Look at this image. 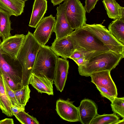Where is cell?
Instances as JSON below:
<instances>
[{
    "label": "cell",
    "instance_id": "obj_1",
    "mask_svg": "<svg viewBox=\"0 0 124 124\" xmlns=\"http://www.w3.org/2000/svg\"><path fill=\"white\" fill-rule=\"evenodd\" d=\"M75 51L82 53L86 60L110 50L99 39L83 27L77 29L69 35Z\"/></svg>",
    "mask_w": 124,
    "mask_h": 124
},
{
    "label": "cell",
    "instance_id": "obj_2",
    "mask_svg": "<svg viewBox=\"0 0 124 124\" xmlns=\"http://www.w3.org/2000/svg\"><path fill=\"white\" fill-rule=\"evenodd\" d=\"M41 46V45L35 39L33 34L29 31L25 35L17 58L23 68L22 84L23 86L29 84L37 55Z\"/></svg>",
    "mask_w": 124,
    "mask_h": 124
},
{
    "label": "cell",
    "instance_id": "obj_3",
    "mask_svg": "<svg viewBox=\"0 0 124 124\" xmlns=\"http://www.w3.org/2000/svg\"><path fill=\"white\" fill-rule=\"evenodd\" d=\"M124 55L110 50L102 53L87 60L84 65L78 66L79 74L88 77L92 73L105 70L111 71L118 65Z\"/></svg>",
    "mask_w": 124,
    "mask_h": 124
},
{
    "label": "cell",
    "instance_id": "obj_4",
    "mask_svg": "<svg viewBox=\"0 0 124 124\" xmlns=\"http://www.w3.org/2000/svg\"><path fill=\"white\" fill-rule=\"evenodd\" d=\"M58 57L48 46L41 45L36 59L32 73L53 80Z\"/></svg>",
    "mask_w": 124,
    "mask_h": 124
},
{
    "label": "cell",
    "instance_id": "obj_5",
    "mask_svg": "<svg viewBox=\"0 0 124 124\" xmlns=\"http://www.w3.org/2000/svg\"><path fill=\"white\" fill-rule=\"evenodd\" d=\"M83 27L100 40L109 49L124 55V45L118 41L101 24H86Z\"/></svg>",
    "mask_w": 124,
    "mask_h": 124
},
{
    "label": "cell",
    "instance_id": "obj_6",
    "mask_svg": "<svg viewBox=\"0 0 124 124\" xmlns=\"http://www.w3.org/2000/svg\"><path fill=\"white\" fill-rule=\"evenodd\" d=\"M65 13L71 27L74 30L85 24L86 11L79 0H64Z\"/></svg>",
    "mask_w": 124,
    "mask_h": 124
},
{
    "label": "cell",
    "instance_id": "obj_7",
    "mask_svg": "<svg viewBox=\"0 0 124 124\" xmlns=\"http://www.w3.org/2000/svg\"><path fill=\"white\" fill-rule=\"evenodd\" d=\"M0 36V44L2 42ZM0 69L6 73L19 88L22 84L23 68L19 62L11 59L0 48Z\"/></svg>",
    "mask_w": 124,
    "mask_h": 124
},
{
    "label": "cell",
    "instance_id": "obj_8",
    "mask_svg": "<svg viewBox=\"0 0 124 124\" xmlns=\"http://www.w3.org/2000/svg\"><path fill=\"white\" fill-rule=\"evenodd\" d=\"M55 17L52 14L43 17L39 23L33 34L41 45H45L54 32Z\"/></svg>",
    "mask_w": 124,
    "mask_h": 124
},
{
    "label": "cell",
    "instance_id": "obj_9",
    "mask_svg": "<svg viewBox=\"0 0 124 124\" xmlns=\"http://www.w3.org/2000/svg\"><path fill=\"white\" fill-rule=\"evenodd\" d=\"M56 110L62 119L68 122H80V118L78 107L69 100L61 99L56 102Z\"/></svg>",
    "mask_w": 124,
    "mask_h": 124
},
{
    "label": "cell",
    "instance_id": "obj_10",
    "mask_svg": "<svg viewBox=\"0 0 124 124\" xmlns=\"http://www.w3.org/2000/svg\"><path fill=\"white\" fill-rule=\"evenodd\" d=\"M25 35L23 34L11 36L0 44L1 49L11 59L17 60L18 53L23 45Z\"/></svg>",
    "mask_w": 124,
    "mask_h": 124
},
{
    "label": "cell",
    "instance_id": "obj_11",
    "mask_svg": "<svg viewBox=\"0 0 124 124\" xmlns=\"http://www.w3.org/2000/svg\"><path fill=\"white\" fill-rule=\"evenodd\" d=\"M56 9V19L54 32L56 35L55 39H57L69 35L74 30L71 27L66 18L64 3L60 4Z\"/></svg>",
    "mask_w": 124,
    "mask_h": 124
},
{
    "label": "cell",
    "instance_id": "obj_12",
    "mask_svg": "<svg viewBox=\"0 0 124 124\" xmlns=\"http://www.w3.org/2000/svg\"><path fill=\"white\" fill-rule=\"evenodd\" d=\"M110 71H103L95 72L90 76L91 82L96 86L103 87L108 90L114 96L117 95V89L110 74Z\"/></svg>",
    "mask_w": 124,
    "mask_h": 124
},
{
    "label": "cell",
    "instance_id": "obj_13",
    "mask_svg": "<svg viewBox=\"0 0 124 124\" xmlns=\"http://www.w3.org/2000/svg\"><path fill=\"white\" fill-rule=\"evenodd\" d=\"M50 47L58 57L61 56L65 59L69 58L75 51L73 43L68 35L55 39Z\"/></svg>",
    "mask_w": 124,
    "mask_h": 124
},
{
    "label": "cell",
    "instance_id": "obj_14",
    "mask_svg": "<svg viewBox=\"0 0 124 124\" xmlns=\"http://www.w3.org/2000/svg\"><path fill=\"white\" fill-rule=\"evenodd\" d=\"M78 108L80 122L82 124H90L92 120L98 114L96 105L90 99H85L82 100Z\"/></svg>",
    "mask_w": 124,
    "mask_h": 124
},
{
    "label": "cell",
    "instance_id": "obj_15",
    "mask_svg": "<svg viewBox=\"0 0 124 124\" xmlns=\"http://www.w3.org/2000/svg\"><path fill=\"white\" fill-rule=\"evenodd\" d=\"M69 68V62L67 59L58 57L53 80L57 89L61 92L65 86Z\"/></svg>",
    "mask_w": 124,
    "mask_h": 124
},
{
    "label": "cell",
    "instance_id": "obj_16",
    "mask_svg": "<svg viewBox=\"0 0 124 124\" xmlns=\"http://www.w3.org/2000/svg\"><path fill=\"white\" fill-rule=\"evenodd\" d=\"M46 0H35L29 26L36 28L47 10Z\"/></svg>",
    "mask_w": 124,
    "mask_h": 124
},
{
    "label": "cell",
    "instance_id": "obj_17",
    "mask_svg": "<svg viewBox=\"0 0 124 124\" xmlns=\"http://www.w3.org/2000/svg\"><path fill=\"white\" fill-rule=\"evenodd\" d=\"M25 3L21 0H0V8L11 16H17L23 12Z\"/></svg>",
    "mask_w": 124,
    "mask_h": 124
},
{
    "label": "cell",
    "instance_id": "obj_18",
    "mask_svg": "<svg viewBox=\"0 0 124 124\" xmlns=\"http://www.w3.org/2000/svg\"><path fill=\"white\" fill-rule=\"evenodd\" d=\"M102 2L108 17L114 20L124 17V8L115 0H103Z\"/></svg>",
    "mask_w": 124,
    "mask_h": 124
},
{
    "label": "cell",
    "instance_id": "obj_19",
    "mask_svg": "<svg viewBox=\"0 0 124 124\" xmlns=\"http://www.w3.org/2000/svg\"><path fill=\"white\" fill-rule=\"evenodd\" d=\"M12 106L11 102L5 90L2 73L0 69V108L3 113L11 117L13 116L10 108Z\"/></svg>",
    "mask_w": 124,
    "mask_h": 124
},
{
    "label": "cell",
    "instance_id": "obj_20",
    "mask_svg": "<svg viewBox=\"0 0 124 124\" xmlns=\"http://www.w3.org/2000/svg\"><path fill=\"white\" fill-rule=\"evenodd\" d=\"M108 29L113 37L124 45V17L114 20L109 25Z\"/></svg>",
    "mask_w": 124,
    "mask_h": 124
},
{
    "label": "cell",
    "instance_id": "obj_21",
    "mask_svg": "<svg viewBox=\"0 0 124 124\" xmlns=\"http://www.w3.org/2000/svg\"><path fill=\"white\" fill-rule=\"evenodd\" d=\"M10 15L0 8V36L2 40L11 36Z\"/></svg>",
    "mask_w": 124,
    "mask_h": 124
},
{
    "label": "cell",
    "instance_id": "obj_22",
    "mask_svg": "<svg viewBox=\"0 0 124 124\" xmlns=\"http://www.w3.org/2000/svg\"><path fill=\"white\" fill-rule=\"evenodd\" d=\"M119 120L116 114H98L92 120L90 124H115Z\"/></svg>",
    "mask_w": 124,
    "mask_h": 124
},
{
    "label": "cell",
    "instance_id": "obj_23",
    "mask_svg": "<svg viewBox=\"0 0 124 124\" xmlns=\"http://www.w3.org/2000/svg\"><path fill=\"white\" fill-rule=\"evenodd\" d=\"M14 91L18 102L25 107L30 98L31 90L28 85Z\"/></svg>",
    "mask_w": 124,
    "mask_h": 124
},
{
    "label": "cell",
    "instance_id": "obj_24",
    "mask_svg": "<svg viewBox=\"0 0 124 124\" xmlns=\"http://www.w3.org/2000/svg\"><path fill=\"white\" fill-rule=\"evenodd\" d=\"M32 74L40 86L46 91V93L49 95H53V80L45 76H38Z\"/></svg>",
    "mask_w": 124,
    "mask_h": 124
},
{
    "label": "cell",
    "instance_id": "obj_25",
    "mask_svg": "<svg viewBox=\"0 0 124 124\" xmlns=\"http://www.w3.org/2000/svg\"><path fill=\"white\" fill-rule=\"evenodd\" d=\"M124 97L114 98L111 104L112 111L114 113L117 114L122 117H124Z\"/></svg>",
    "mask_w": 124,
    "mask_h": 124
},
{
    "label": "cell",
    "instance_id": "obj_26",
    "mask_svg": "<svg viewBox=\"0 0 124 124\" xmlns=\"http://www.w3.org/2000/svg\"><path fill=\"white\" fill-rule=\"evenodd\" d=\"M16 118L23 124H39L36 118L29 115L24 111L20 112L14 116Z\"/></svg>",
    "mask_w": 124,
    "mask_h": 124
},
{
    "label": "cell",
    "instance_id": "obj_27",
    "mask_svg": "<svg viewBox=\"0 0 124 124\" xmlns=\"http://www.w3.org/2000/svg\"><path fill=\"white\" fill-rule=\"evenodd\" d=\"M2 78L5 91L10 100L12 106L25 110V107L23 106L18 102L14 91L12 90L8 85L3 74Z\"/></svg>",
    "mask_w": 124,
    "mask_h": 124
},
{
    "label": "cell",
    "instance_id": "obj_28",
    "mask_svg": "<svg viewBox=\"0 0 124 124\" xmlns=\"http://www.w3.org/2000/svg\"><path fill=\"white\" fill-rule=\"evenodd\" d=\"M96 86L102 96L108 99L111 102H112L115 97L106 89L98 86Z\"/></svg>",
    "mask_w": 124,
    "mask_h": 124
},
{
    "label": "cell",
    "instance_id": "obj_29",
    "mask_svg": "<svg viewBox=\"0 0 124 124\" xmlns=\"http://www.w3.org/2000/svg\"><path fill=\"white\" fill-rule=\"evenodd\" d=\"M29 83L35 88L38 92L41 93H46V91L40 86L32 73L30 78Z\"/></svg>",
    "mask_w": 124,
    "mask_h": 124
},
{
    "label": "cell",
    "instance_id": "obj_30",
    "mask_svg": "<svg viewBox=\"0 0 124 124\" xmlns=\"http://www.w3.org/2000/svg\"><path fill=\"white\" fill-rule=\"evenodd\" d=\"M2 72L7 83L12 90L14 91L20 89L18 87L6 73L3 72Z\"/></svg>",
    "mask_w": 124,
    "mask_h": 124
},
{
    "label": "cell",
    "instance_id": "obj_31",
    "mask_svg": "<svg viewBox=\"0 0 124 124\" xmlns=\"http://www.w3.org/2000/svg\"><path fill=\"white\" fill-rule=\"evenodd\" d=\"M99 0H85V5L84 7L86 12L89 13L95 7Z\"/></svg>",
    "mask_w": 124,
    "mask_h": 124
},
{
    "label": "cell",
    "instance_id": "obj_32",
    "mask_svg": "<svg viewBox=\"0 0 124 124\" xmlns=\"http://www.w3.org/2000/svg\"><path fill=\"white\" fill-rule=\"evenodd\" d=\"M78 65V66L85 65L87 62L84 58L80 57L72 59Z\"/></svg>",
    "mask_w": 124,
    "mask_h": 124
},
{
    "label": "cell",
    "instance_id": "obj_33",
    "mask_svg": "<svg viewBox=\"0 0 124 124\" xmlns=\"http://www.w3.org/2000/svg\"><path fill=\"white\" fill-rule=\"evenodd\" d=\"M80 57L85 58L84 55L78 51H75L69 58L72 59L77 58Z\"/></svg>",
    "mask_w": 124,
    "mask_h": 124
},
{
    "label": "cell",
    "instance_id": "obj_34",
    "mask_svg": "<svg viewBox=\"0 0 124 124\" xmlns=\"http://www.w3.org/2000/svg\"><path fill=\"white\" fill-rule=\"evenodd\" d=\"M13 119L10 118H6L0 120V124H14Z\"/></svg>",
    "mask_w": 124,
    "mask_h": 124
},
{
    "label": "cell",
    "instance_id": "obj_35",
    "mask_svg": "<svg viewBox=\"0 0 124 124\" xmlns=\"http://www.w3.org/2000/svg\"><path fill=\"white\" fill-rule=\"evenodd\" d=\"M14 116L20 112L24 110L16 107L12 106L10 108Z\"/></svg>",
    "mask_w": 124,
    "mask_h": 124
},
{
    "label": "cell",
    "instance_id": "obj_36",
    "mask_svg": "<svg viewBox=\"0 0 124 124\" xmlns=\"http://www.w3.org/2000/svg\"><path fill=\"white\" fill-rule=\"evenodd\" d=\"M64 0H51V2L53 4L54 6L58 5H60Z\"/></svg>",
    "mask_w": 124,
    "mask_h": 124
},
{
    "label": "cell",
    "instance_id": "obj_37",
    "mask_svg": "<svg viewBox=\"0 0 124 124\" xmlns=\"http://www.w3.org/2000/svg\"><path fill=\"white\" fill-rule=\"evenodd\" d=\"M124 124V118H123V119L122 120H119L117 121L115 123V124Z\"/></svg>",
    "mask_w": 124,
    "mask_h": 124
},
{
    "label": "cell",
    "instance_id": "obj_38",
    "mask_svg": "<svg viewBox=\"0 0 124 124\" xmlns=\"http://www.w3.org/2000/svg\"><path fill=\"white\" fill-rule=\"evenodd\" d=\"M24 2H25L26 1H27L28 0H21Z\"/></svg>",
    "mask_w": 124,
    "mask_h": 124
},
{
    "label": "cell",
    "instance_id": "obj_39",
    "mask_svg": "<svg viewBox=\"0 0 124 124\" xmlns=\"http://www.w3.org/2000/svg\"></svg>",
    "mask_w": 124,
    "mask_h": 124
}]
</instances>
